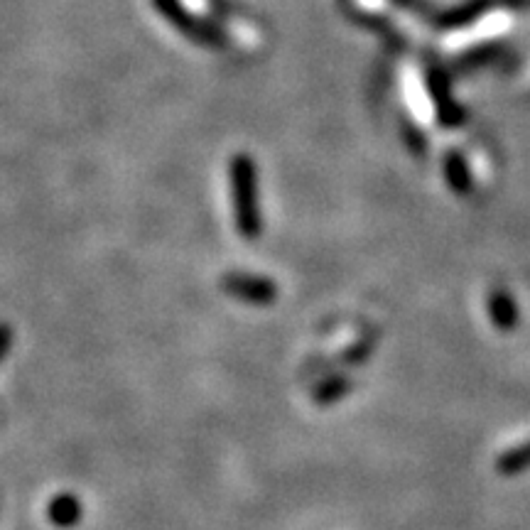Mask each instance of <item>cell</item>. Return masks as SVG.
I'll return each mask as SVG.
<instances>
[{
	"instance_id": "obj_1",
	"label": "cell",
	"mask_w": 530,
	"mask_h": 530,
	"mask_svg": "<svg viewBox=\"0 0 530 530\" xmlns=\"http://www.w3.org/2000/svg\"><path fill=\"white\" fill-rule=\"evenodd\" d=\"M231 207L236 231L246 241H258L263 234L261 197H258V170L248 155H234L229 165Z\"/></svg>"
},
{
	"instance_id": "obj_2",
	"label": "cell",
	"mask_w": 530,
	"mask_h": 530,
	"mask_svg": "<svg viewBox=\"0 0 530 530\" xmlns=\"http://www.w3.org/2000/svg\"><path fill=\"white\" fill-rule=\"evenodd\" d=\"M221 290L226 292L234 300L243 302V305L251 307H270L278 300V283L265 275L258 273H246V270H229V273L221 278Z\"/></svg>"
},
{
	"instance_id": "obj_3",
	"label": "cell",
	"mask_w": 530,
	"mask_h": 530,
	"mask_svg": "<svg viewBox=\"0 0 530 530\" xmlns=\"http://www.w3.org/2000/svg\"><path fill=\"white\" fill-rule=\"evenodd\" d=\"M81 518H84V504H81L79 496L69 494V491L52 496L50 504H47V521L54 528L69 530L79 526Z\"/></svg>"
},
{
	"instance_id": "obj_4",
	"label": "cell",
	"mask_w": 530,
	"mask_h": 530,
	"mask_svg": "<svg viewBox=\"0 0 530 530\" xmlns=\"http://www.w3.org/2000/svg\"><path fill=\"white\" fill-rule=\"evenodd\" d=\"M351 391V381L342 373H337V376H329L324 378L322 383H317L315 388H312V400L319 405V408H329V405L339 403V400H344L349 396Z\"/></svg>"
},
{
	"instance_id": "obj_5",
	"label": "cell",
	"mask_w": 530,
	"mask_h": 530,
	"mask_svg": "<svg viewBox=\"0 0 530 530\" xmlns=\"http://www.w3.org/2000/svg\"><path fill=\"white\" fill-rule=\"evenodd\" d=\"M486 307H489V317L491 322L496 324L499 329H513L518 322V310H516V302L511 300V297L506 295V292L496 290L489 295V302H486Z\"/></svg>"
},
{
	"instance_id": "obj_6",
	"label": "cell",
	"mask_w": 530,
	"mask_h": 530,
	"mask_svg": "<svg viewBox=\"0 0 530 530\" xmlns=\"http://www.w3.org/2000/svg\"><path fill=\"white\" fill-rule=\"evenodd\" d=\"M445 180L447 185H450V189H454L457 194H467L469 189H472L469 167L457 150H450V153L445 155Z\"/></svg>"
},
{
	"instance_id": "obj_7",
	"label": "cell",
	"mask_w": 530,
	"mask_h": 530,
	"mask_svg": "<svg viewBox=\"0 0 530 530\" xmlns=\"http://www.w3.org/2000/svg\"><path fill=\"white\" fill-rule=\"evenodd\" d=\"M530 467V442L521 447H513V450H508L501 454L499 459H496V469H499V474H504V477H513V474H521L526 472Z\"/></svg>"
},
{
	"instance_id": "obj_8",
	"label": "cell",
	"mask_w": 530,
	"mask_h": 530,
	"mask_svg": "<svg viewBox=\"0 0 530 530\" xmlns=\"http://www.w3.org/2000/svg\"><path fill=\"white\" fill-rule=\"evenodd\" d=\"M10 342H13V329H10L8 324H5V327H3V346H0V354H3V356H8Z\"/></svg>"
}]
</instances>
